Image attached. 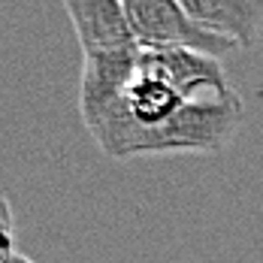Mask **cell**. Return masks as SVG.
I'll use <instances>...</instances> for the list:
<instances>
[{
    "instance_id": "6da1fadb",
    "label": "cell",
    "mask_w": 263,
    "mask_h": 263,
    "mask_svg": "<svg viewBox=\"0 0 263 263\" xmlns=\"http://www.w3.org/2000/svg\"><path fill=\"white\" fill-rule=\"evenodd\" d=\"M79 112L112 160L218 155L242 124L245 106L218 58L194 49H133L82 58Z\"/></svg>"
},
{
    "instance_id": "277c9868",
    "label": "cell",
    "mask_w": 263,
    "mask_h": 263,
    "mask_svg": "<svg viewBox=\"0 0 263 263\" xmlns=\"http://www.w3.org/2000/svg\"><path fill=\"white\" fill-rule=\"evenodd\" d=\"M182 9L215 36L248 49L263 33V0H179Z\"/></svg>"
},
{
    "instance_id": "5b68a950",
    "label": "cell",
    "mask_w": 263,
    "mask_h": 263,
    "mask_svg": "<svg viewBox=\"0 0 263 263\" xmlns=\"http://www.w3.org/2000/svg\"><path fill=\"white\" fill-rule=\"evenodd\" d=\"M15 251V212L6 197H0V260Z\"/></svg>"
},
{
    "instance_id": "7a4b0ae2",
    "label": "cell",
    "mask_w": 263,
    "mask_h": 263,
    "mask_svg": "<svg viewBox=\"0 0 263 263\" xmlns=\"http://www.w3.org/2000/svg\"><path fill=\"white\" fill-rule=\"evenodd\" d=\"M121 6L136 43L145 49H194L218 61L236 49V43L203 30L179 0H121Z\"/></svg>"
},
{
    "instance_id": "3957f363",
    "label": "cell",
    "mask_w": 263,
    "mask_h": 263,
    "mask_svg": "<svg viewBox=\"0 0 263 263\" xmlns=\"http://www.w3.org/2000/svg\"><path fill=\"white\" fill-rule=\"evenodd\" d=\"M64 9L73 22L82 58L124 54L139 49L121 0H64Z\"/></svg>"
},
{
    "instance_id": "8992f818",
    "label": "cell",
    "mask_w": 263,
    "mask_h": 263,
    "mask_svg": "<svg viewBox=\"0 0 263 263\" xmlns=\"http://www.w3.org/2000/svg\"><path fill=\"white\" fill-rule=\"evenodd\" d=\"M0 263H33V260H30V257H25V254H18V251H12V254H6Z\"/></svg>"
}]
</instances>
